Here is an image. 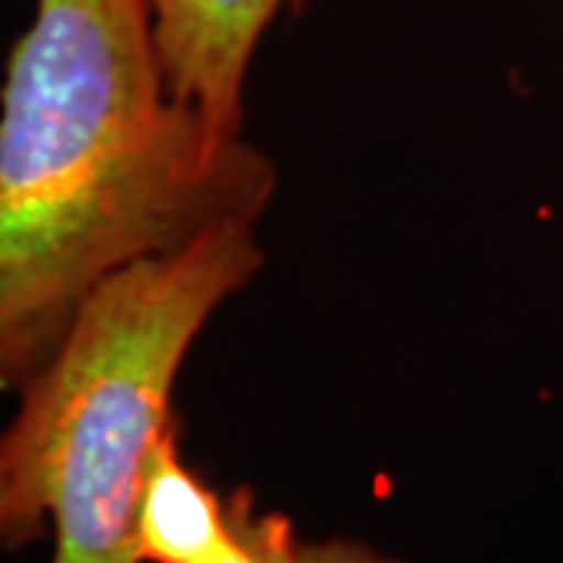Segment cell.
<instances>
[{"mask_svg":"<svg viewBox=\"0 0 563 563\" xmlns=\"http://www.w3.org/2000/svg\"><path fill=\"white\" fill-rule=\"evenodd\" d=\"M229 510L235 539L225 551L203 563H404L354 539L307 542L285 514L261 510L244 492L229 498Z\"/></svg>","mask_w":563,"mask_h":563,"instance_id":"5b68a950","label":"cell"},{"mask_svg":"<svg viewBox=\"0 0 563 563\" xmlns=\"http://www.w3.org/2000/svg\"><path fill=\"white\" fill-rule=\"evenodd\" d=\"M235 539L229 501L181 461L176 429L163 435L144 473L135 548L141 563H203Z\"/></svg>","mask_w":563,"mask_h":563,"instance_id":"277c9868","label":"cell"},{"mask_svg":"<svg viewBox=\"0 0 563 563\" xmlns=\"http://www.w3.org/2000/svg\"><path fill=\"white\" fill-rule=\"evenodd\" d=\"M261 263L254 225H229L88 291L0 442L3 548L51 526V563H141V485L181 361Z\"/></svg>","mask_w":563,"mask_h":563,"instance_id":"7a4b0ae2","label":"cell"},{"mask_svg":"<svg viewBox=\"0 0 563 563\" xmlns=\"http://www.w3.org/2000/svg\"><path fill=\"white\" fill-rule=\"evenodd\" d=\"M276 169L179 101L147 0H35L0 122V379L25 385L107 276L254 225Z\"/></svg>","mask_w":563,"mask_h":563,"instance_id":"6da1fadb","label":"cell"},{"mask_svg":"<svg viewBox=\"0 0 563 563\" xmlns=\"http://www.w3.org/2000/svg\"><path fill=\"white\" fill-rule=\"evenodd\" d=\"M169 91L242 132L247 66L285 0H147Z\"/></svg>","mask_w":563,"mask_h":563,"instance_id":"3957f363","label":"cell"}]
</instances>
